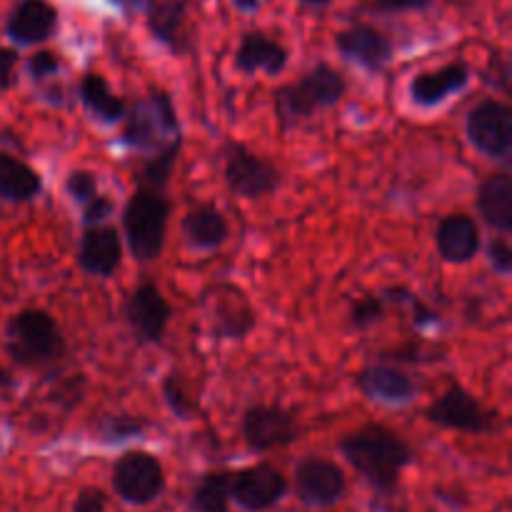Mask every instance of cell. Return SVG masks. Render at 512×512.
Here are the masks:
<instances>
[{
  "mask_svg": "<svg viewBox=\"0 0 512 512\" xmlns=\"http://www.w3.org/2000/svg\"><path fill=\"white\" fill-rule=\"evenodd\" d=\"M338 448L343 458L383 495L398 490L400 475L415 460L413 448L395 430L380 423L353 430L340 440Z\"/></svg>",
  "mask_w": 512,
  "mask_h": 512,
  "instance_id": "6da1fadb",
  "label": "cell"
},
{
  "mask_svg": "<svg viewBox=\"0 0 512 512\" xmlns=\"http://www.w3.org/2000/svg\"><path fill=\"white\" fill-rule=\"evenodd\" d=\"M5 350L15 365L43 368L58 363L68 345L53 315L40 308H28L15 313L5 325Z\"/></svg>",
  "mask_w": 512,
  "mask_h": 512,
  "instance_id": "7a4b0ae2",
  "label": "cell"
},
{
  "mask_svg": "<svg viewBox=\"0 0 512 512\" xmlns=\"http://www.w3.org/2000/svg\"><path fill=\"white\" fill-rule=\"evenodd\" d=\"M348 93V80L328 63H318L295 83L275 90V113L283 128L313 118L320 110L335 108Z\"/></svg>",
  "mask_w": 512,
  "mask_h": 512,
  "instance_id": "3957f363",
  "label": "cell"
},
{
  "mask_svg": "<svg viewBox=\"0 0 512 512\" xmlns=\"http://www.w3.org/2000/svg\"><path fill=\"white\" fill-rule=\"evenodd\" d=\"M178 138V113H175L173 98L165 90L150 88L145 98H138L125 110L120 140L135 153L153 155Z\"/></svg>",
  "mask_w": 512,
  "mask_h": 512,
  "instance_id": "277c9868",
  "label": "cell"
},
{
  "mask_svg": "<svg viewBox=\"0 0 512 512\" xmlns=\"http://www.w3.org/2000/svg\"><path fill=\"white\" fill-rule=\"evenodd\" d=\"M170 200L155 190L138 188L123 208V233L138 263H155L163 255L168 235Z\"/></svg>",
  "mask_w": 512,
  "mask_h": 512,
  "instance_id": "5b68a950",
  "label": "cell"
},
{
  "mask_svg": "<svg viewBox=\"0 0 512 512\" xmlns=\"http://www.w3.org/2000/svg\"><path fill=\"white\" fill-rule=\"evenodd\" d=\"M223 178L233 195L243 200H260L280 188L278 165L263 155L253 153L248 145L228 140L223 148Z\"/></svg>",
  "mask_w": 512,
  "mask_h": 512,
  "instance_id": "8992f818",
  "label": "cell"
},
{
  "mask_svg": "<svg viewBox=\"0 0 512 512\" xmlns=\"http://www.w3.org/2000/svg\"><path fill=\"white\" fill-rule=\"evenodd\" d=\"M425 420L465 435H490L500 430V415L455 383L425 408Z\"/></svg>",
  "mask_w": 512,
  "mask_h": 512,
  "instance_id": "52a82bcc",
  "label": "cell"
},
{
  "mask_svg": "<svg viewBox=\"0 0 512 512\" xmlns=\"http://www.w3.org/2000/svg\"><path fill=\"white\" fill-rule=\"evenodd\" d=\"M468 143L490 160H508L512 153V110L498 98L480 100L465 118Z\"/></svg>",
  "mask_w": 512,
  "mask_h": 512,
  "instance_id": "ba28073f",
  "label": "cell"
},
{
  "mask_svg": "<svg viewBox=\"0 0 512 512\" xmlns=\"http://www.w3.org/2000/svg\"><path fill=\"white\" fill-rule=\"evenodd\" d=\"M113 488L125 503L148 505L165 490V470L148 450H128L113 465Z\"/></svg>",
  "mask_w": 512,
  "mask_h": 512,
  "instance_id": "9c48e42d",
  "label": "cell"
},
{
  "mask_svg": "<svg viewBox=\"0 0 512 512\" xmlns=\"http://www.w3.org/2000/svg\"><path fill=\"white\" fill-rule=\"evenodd\" d=\"M205 313L210 320V333L218 340H243L255 328V310L248 295L238 285L220 283L205 293Z\"/></svg>",
  "mask_w": 512,
  "mask_h": 512,
  "instance_id": "30bf717a",
  "label": "cell"
},
{
  "mask_svg": "<svg viewBox=\"0 0 512 512\" xmlns=\"http://www.w3.org/2000/svg\"><path fill=\"white\" fill-rule=\"evenodd\" d=\"M170 318H173V308L153 280L140 283L123 303L125 325L145 345H158L163 340Z\"/></svg>",
  "mask_w": 512,
  "mask_h": 512,
  "instance_id": "8fae6325",
  "label": "cell"
},
{
  "mask_svg": "<svg viewBox=\"0 0 512 512\" xmlns=\"http://www.w3.org/2000/svg\"><path fill=\"white\" fill-rule=\"evenodd\" d=\"M295 493L310 508H330L340 503L348 488L343 468L320 455H308L295 465Z\"/></svg>",
  "mask_w": 512,
  "mask_h": 512,
  "instance_id": "7c38bea8",
  "label": "cell"
},
{
  "mask_svg": "<svg viewBox=\"0 0 512 512\" xmlns=\"http://www.w3.org/2000/svg\"><path fill=\"white\" fill-rule=\"evenodd\" d=\"M243 438L253 453L285 448L298 438V418L280 405H250L243 413Z\"/></svg>",
  "mask_w": 512,
  "mask_h": 512,
  "instance_id": "4fadbf2b",
  "label": "cell"
},
{
  "mask_svg": "<svg viewBox=\"0 0 512 512\" xmlns=\"http://www.w3.org/2000/svg\"><path fill=\"white\" fill-rule=\"evenodd\" d=\"M288 493V480L283 478L278 468L268 463L253 465L230 478V498L243 510L263 512L273 508L275 503Z\"/></svg>",
  "mask_w": 512,
  "mask_h": 512,
  "instance_id": "5bb4252c",
  "label": "cell"
},
{
  "mask_svg": "<svg viewBox=\"0 0 512 512\" xmlns=\"http://www.w3.org/2000/svg\"><path fill=\"white\" fill-rule=\"evenodd\" d=\"M335 45H338V53L343 55L350 63L360 65V68L370 70V73H378L385 65L393 60V40L385 33H380L373 25H350L348 30L335 35Z\"/></svg>",
  "mask_w": 512,
  "mask_h": 512,
  "instance_id": "9a60e30c",
  "label": "cell"
},
{
  "mask_svg": "<svg viewBox=\"0 0 512 512\" xmlns=\"http://www.w3.org/2000/svg\"><path fill=\"white\" fill-rule=\"evenodd\" d=\"M123 263V238L113 225H90L83 230L78 265L95 278H110Z\"/></svg>",
  "mask_w": 512,
  "mask_h": 512,
  "instance_id": "2e32d148",
  "label": "cell"
},
{
  "mask_svg": "<svg viewBox=\"0 0 512 512\" xmlns=\"http://www.w3.org/2000/svg\"><path fill=\"white\" fill-rule=\"evenodd\" d=\"M58 30V10L48 0H20L5 20V35L15 45H38Z\"/></svg>",
  "mask_w": 512,
  "mask_h": 512,
  "instance_id": "e0dca14e",
  "label": "cell"
},
{
  "mask_svg": "<svg viewBox=\"0 0 512 512\" xmlns=\"http://www.w3.org/2000/svg\"><path fill=\"white\" fill-rule=\"evenodd\" d=\"M435 248L445 263L465 265L480 253L478 220L465 213H450L435 230Z\"/></svg>",
  "mask_w": 512,
  "mask_h": 512,
  "instance_id": "ac0fdd59",
  "label": "cell"
},
{
  "mask_svg": "<svg viewBox=\"0 0 512 512\" xmlns=\"http://www.w3.org/2000/svg\"><path fill=\"white\" fill-rule=\"evenodd\" d=\"M470 75H473L470 65L463 60H455L438 70H428V73H418L410 83V100L420 108H435V105L445 103L450 95L468 88Z\"/></svg>",
  "mask_w": 512,
  "mask_h": 512,
  "instance_id": "d6986e66",
  "label": "cell"
},
{
  "mask_svg": "<svg viewBox=\"0 0 512 512\" xmlns=\"http://www.w3.org/2000/svg\"><path fill=\"white\" fill-rule=\"evenodd\" d=\"M358 388L365 398L385 405H405L418 395V385L403 370L375 363L358 373Z\"/></svg>",
  "mask_w": 512,
  "mask_h": 512,
  "instance_id": "ffe728a7",
  "label": "cell"
},
{
  "mask_svg": "<svg viewBox=\"0 0 512 512\" xmlns=\"http://www.w3.org/2000/svg\"><path fill=\"white\" fill-rule=\"evenodd\" d=\"M478 215L498 233H512V175L508 170L490 173L480 183L478 198Z\"/></svg>",
  "mask_w": 512,
  "mask_h": 512,
  "instance_id": "44dd1931",
  "label": "cell"
},
{
  "mask_svg": "<svg viewBox=\"0 0 512 512\" xmlns=\"http://www.w3.org/2000/svg\"><path fill=\"white\" fill-rule=\"evenodd\" d=\"M288 65V50L265 33H248L235 53V68L245 75H280Z\"/></svg>",
  "mask_w": 512,
  "mask_h": 512,
  "instance_id": "7402d4cb",
  "label": "cell"
},
{
  "mask_svg": "<svg viewBox=\"0 0 512 512\" xmlns=\"http://www.w3.org/2000/svg\"><path fill=\"white\" fill-rule=\"evenodd\" d=\"M183 235L193 250L213 253V250L223 248L228 243V218L215 205H198L183 218Z\"/></svg>",
  "mask_w": 512,
  "mask_h": 512,
  "instance_id": "603a6c76",
  "label": "cell"
},
{
  "mask_svg": "<svg viewBox=\"0 0 512 512\" xmlns=\"http://www.w3.org/2000/svg\"><path fill=\"white\" fill-rule=\"evenodd\" d=\"M188 3L185 0H160L150 5L148 30L158 43L183 55L188 50V33H185Z\"/></svg>",
  "mask_w": 512,
  "mask_h": 512,
  "instance_id": "cb8c5ba5",
  "label": "cell"
},
{
  "mask_svg": "<svg viewBox=\"0 0 512 512\" xmlns=\"http://www.w3.org/2000/svg\"><path fill=\"white\" fill-rule=\"evenodd\" d=\"M43 193V178L25 160L0 150V198L8 203H30Z\"/></svg>",
  "mask_w": 512,
  "mask_h": 512,
  "instance_id": "d4e9b609",
  "label": "cell"
},
{
  "mask_svg": "<svg viewBox=\"0 0 512 512\" xmlns=\"http://www.w3.org/2000/svg\"><path fill=\"white\" fill-rule=\"evenodd\" d=\"M78 93H80V100H83L85 110H88L95 120H100V123L113 125L125 118L128 105L123 103V98H118V95L110 90L108 80H105L100 73H85L83 80H80Z\"/></svg>",
  "mask_w": 512,
  "mask_h": 512,
  "instance_id": "484cf974",
  "label": "cell"
},
{
  "mask_svg": "<svg viewBox=\"0 0 512 512\" xmlns=\"http://www.w3.org/2000/svg\"><path fill=\"white\" fill-rule=\"evenodd\" d=\"M180 145H183V140H173V143H168L163 150H158V153L145 160L143 168L138 170V188H148L165 195L170 178H173L175 163H178Z\"/></svg>",
  "mask_w": 512,
  "mask_h": 512,
  "instance_id": "4316f807",
  "label": "cell"
},
{
  "mask_svg": "<svg viewBox=\"0 0 512 512\" xmlns=\"http://www.w3.org/2000/svg\"><path fill=\"white\" fill-rule=\"evenodd\" d=\"M230 478H233V475L223 473V470L205 473L193 490V510L195 512H228Z\"/></svg>",
  "mask_w": 512,
  "mask_h": 512,
  "instance_id": "83f0119b",
  "label": "cell"
},
{
  "mask_svg": "<svg viewBox=\"0 0 512 512\" xmlns=\"http://www.w3.org/2000/svg\"><path fill=\"white\" fill-rule=\"evenodd\" d=\"M148 423L143 418H135V415H105L98 423V433L103 438V443H125L130 438H138L145 433Z\"/></svg>",
  "mask_w": 512,
  "mask_h": 512,
  "instance_id": "f1b7e54d",
  "label": "cell"
},
{
  "mask_svg": "<svg viewBox=\"0 0 512 512\" xmlns=\"http://www.w3.org/2000/svg\"><path fill=\"white\" fill-rule=\"evenodd\" d=\"M385 318V300L380 295H363V298L353 300L348 313V323L353 330H370L373 325L383 323Z\"/></svg>",
  "mask_w": 512,
  "mask_h": 512,
  "instance_id": "f546056e",
  "label": "cell"
},
{
  "mask_svg": "<svg viewBox=\"0 0 512 512\" xmlns=\"http://www.w3.org/2000/svg\"><path fill=\"white\" fill-rule=\"evenodd\" d=\"M163 398H165V405H168V410L175 415V418L190 420V415L195 413V403L193 398H190L188 388L183 385V380H180V375L175 373L165 375Z\"/></svg>",
  "mask_w": 512,
  "mask_h": 512,
  "instance_id": "4dcf8cb0",
  "label": "cell"
},
{
  "mask_svg": "<svg viewBox=\"0 0 512 512\" xmlns=\"http://www.w3.org/2000/svg\"><path fill=\"white\" fill-rule=\"evenodd\" d=\"M65 193L83 208L85 203H90L98 195V175L90 173V170H73L65 178Z\"/></svg>",
  "mask_w": 512,
  "mask_h": 512,
  "instance_id": "1f68e13d",
  "label": "cell"
},
{
  "mask_svg": "<svg viewBox=\"0 0 512 512\" xmlns=\"http://www.w3.org/2000/svg\"><path fill=\"white\" fill-rule=\"evenodd\" d=\"M60 70V58L50 50H38V53L30 55L28 60V75L35 83H43V80H50L53 75H58Z\"/></svg>",
  "mask_w": 512,
  "mask_h": 512,
  "instance_id": "d6a6232c",
  "label": "cell"
},
{
  "mask_svg": "<svg viewBox=\"0 0 512 512\" xmlns=\"http://www.w3.org/2000/svg\"><path fill=\"white\" fill-rule=\"evenodd\" d=\"M485 255H488L490 268L495 270L498 275L508 278L512 273V248L508 243V238H493L485 248Z\"/></svg>",
  "mask_w": 512,
  "mask_h": 512,
  "instance_id": "836d02e7",
  "label": "cell"
},
{
  "mask_svg": "<svg viewBox=\"0 0 512 512\" xmlns=\"http://www.w3.org/2000/svg\"><path fill=\"white\" fill-rule=\"evenodd\" d=\"M443 353H435V350H423L418 343H405L400 348L388 350L385 358L395 360V363H435V360H443L440 358Z\"/></svg>",
  "mask_w": 512,
  "mask_h": 512,
  "instance_id": "e575fe53",
  "label": "cell"
},
{
  "mask_svg": "<svg viewBox=\"0 0 512 512\" xmlns=\"http://www.w3.org/2000/svg\"><path fill=\"white\" fill-rule=\"evenodd\" d=\"M85 385H88V383H85L83 375H73V378H65L63 385H60V390H53L50 400L60 403L63 408H75V405L83 400Z\"/></svg>",
  "mask_w": 512,
  "mask_h": 512,
  "instance_id": "d590c367",
  "label": "cell"
},
{
  "mask_svg": "<svg viewBox=\"0 0 512 512\" xmlns=\"http://www.w3.org/2000/svg\"><path fill=\"white\" fill-rule=\"evenodd\" d=\"M113 200L108 198V195H95L93 200H90V203H85L83 205V223H85V228H90V225H100V223H105V220L110 218V215H113Z\"/></svg>",
  "mask_w": 512,
  "mask_h": 512,
  "instance_id": "8d00e7d4",
  "label": "cell"
},
{
  "mask_svg": "<svg viewBox=\"0 0 512 512\" xmlns=\"http://www.w3.org/2000/svg\"><path fill=\"white\" fill-rule=\"evenodd\" d=\"M73 512H105V493L100 488H83L75 498Z\"/></svg>",
  "mask_w": 512,
  "mask_h": 512,
  "instance_id": "74e56055",
  "label": "cell"
},
{
  "mask_svg": "<svg viewBox=\"0 0 512 512\" xmlns=\"http://www.w3.org/2000/svg\"><path fill=\"white\" fill-rule=\"evenodd\" d=\"M18 60V50L0 48V93L15 85V65H18Z\"/></svg>",
  "mask_w": 512,
  "mask_h": 512,
  "instance_id": "f35d334b",
  "label": "cell"
},
{
  "mask_svg": "<svg viewBox=\"0 0 512 512\" xmlns=\"http://www.w3.org/2000/svg\"><path fill=\"white\" fill-rule=\"evenodd\" d=\"M485 83H493L498 85L500 90L508 93L510 90V68H508V60L503 55H495L488 65V73H485Z\"/></svg>",
  "mask_w": 512,
  "mask_h": 512,
  "instance_id": "ab89813d",
  "label": "cell"
},
{
  "mask_svg": "<svg viewBox=\"0 0 512 512\" xmlns=\"http://www.w3.org/2000/svg\"><path fill=\"white\" fill-rule=\"evenodd\" d=\"M408 305L413 308V323L418 325V328H433V325L438 323V313H435L433 308H428L425 303H420L415 295H410Z\"/></svg>",
  "mask_w": 512,
  "mask_h": 512,
  "instance_id": "60d3db41",
  "label": "cell"
},
{
  "mask_svg": "<svg viewBox=\"0 0 512 512\" xmlns=\"http://www.w3.org/2000/svg\"><path fill=\"white\" fill-rule=\"evenodd\" d=\"M433 0H375L380 10L385 13H405V10H425L430 8Z\"/></svg>",
  "mask_w": 512,
  "mask_h": 512,
  "instance_id": "b9f144b4",
  "label": "cell"
},
{
  "mask_svg": "<svg viewBox=\"0 0 512 512\" xmlns=\"http://www.w3.org/2000/svg\"><path fill=\"white\" fill-rule=\"evenodd\" d=\"M115 5H120V8L123 10H145V8H150V0H113Z\"/></svg>",
  "mask_w": 512,
  "mask_h": 512,
  "instance_id": "7bdbcfd3",
  "label": "cell"
},
{
  "mask_svg": "<svg viewBox=\"0 0 512 512\" xmlns=\"http://www.w3.org/2000/svg\"><path fill=\"white\" fill-rule=\"evenodd\" d=\"M233 5L238 10H243V13H258L263 0H233Z\"/></svg>",
  "mask_w": 512,
  "mask_h": 512,
  "instance_id": "ee69618b",
  "label": "cell"
},
{
  "mask_svg": "<svg viewBox=\"0 0 512 512\" xmlns=\"http://www.w3.org/2000/svg\"><path fill=\"white\" fill-rule=\"evenodd\" d=\"M13 385H15L13 375H10L8 370H5L3 365H0V388H13Z\"/></svg>",
  "mask_w": 512,
  "mask_h": 512,
  "instance_id": "f6af8a7d",
  "label": "cell"
},
{
  "mask_svg": "<svg viewBox=\"0 0 512 512\" xmlns=\"http://www.w3.org/2000/svg\"><path fill=\"white\" fill-rule=\"evenodd\" d=\"M300 3L313 5V8H325V5H330V3H333V0H300Z\"/></svg>",
  "mask_w": 512,
  "mask_h": 512,
  "instance_id": "bcb514c9",
  "label": "cell"
}]
</instances>
